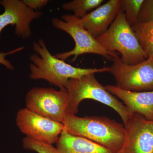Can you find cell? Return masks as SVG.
Here are the masks:
<instances>
[{
  "instance_id": "obj_1",
  "label": "cell",
  "mask_w": 153,
  "mask_h": 153,
  "mask_svg": "<svg viewBox=\"0 0 153 153\" xmlns=\"http://www.w3.org/2000/svg\"><path fill=\"white\" fill-rule=\"evenodd\" d=\"M33 49L36 54L30 56V78L44 79L60 89H66L69 79L91 73L109 72V67L84 68L71 66L52 55L42 39L33 43Z\"/></svg>"
},
{
  "instance_id": "obj_2",
  "label": "cell",
  "mask_w": 153,
  "mask_h": 153,
  "mask_svg": "<svg viewBox=\"0 0 153 153\" xmlns=\"http://www.w3.org/2000/svg\"><path fill=\"white\" fill-rule=\"evenodd\" d=\"M62 123L68 134L91 141L113 153H117L123 144L124 126L105 117H79L67 113Z\"/></svg>"
},
{
  "instance_id": "obj_3",
  "label": "cell",
  "mask_w": 153,
  "mask_h": 153,
  "mask_svg": "<svg viewBox=\"0 0 153 153\" xmlns=\"http://www.w3.org/2000/svg\"><path fill=\"white\" fill-rule=\"evenodd\" d=\"M66 89L68 97V113L76 114L80 102L84 100L91 99L114 109L120 116L124 124L131 116L124 104L100 83L94 73L69 79Z\"/></svg>"
},
{
  "instance_id": "obj_4",
  "label": "cell",
  "mask_w": 153,
  "mask_h": 153,
  "mask_svg": "<svg viewBox=\"0 0 153 153\" xmlns=\"http://www.w3.org/2000/svg\"><path fill=\"white\" fill-rule=\"evenodd\" d=\"M96 39L108 52L119 53L126 64H137L148 58L122 8L108 30Z\"/></svg>"
},
{
  "instance_id": "obj_5",
  "label": "cell",
  "mask_w": 153,
  "mask_h": 153,
  "mask_svg": "<svg viewBox=\"0 0 153 153\" xmlns=\"http://www.w3.org/2000/svg\"><path fill=\"white\" fill-rule=\"evenodd\" d=\"M52 25L56 29L66 32L73 38L75 43L74 48L68 52L58 53L55 57L65 61L71 56H74L72 61L80 55L94 54L101 55L107 60H112L119 57L118 54L108 52L82 26L80 19L74 15H63L62 19L54 18Z\"/></svg>"
},
{
  "instance_id": "obj_6",
  "label": "cell",
  "mask_w": 153,
  "mask_h": 153,
  "mask_svg": "<svg viewBox=\"0 0 153 153\" xmlns=\"http://www.w3.org/2000/svg\"><path fill=\"white\" fill-rule=\"evenodd\" d=\"M112 61L109 72L114 77L117 87L136 92L153 91V57L134 65L124 63L119 57Z\"/></svg>"
},
{
  "instance_id": "obj_7",
  "label": "cell",
  "mask_w": 153,
  "mask_h": 153,
  "mask_svg": "<svg viewBox=\"0 0 153 153\" xmlns=\"http://www.w3.org/2000/svg\"><path fill=\"white\" fill-rule=\"evenodd\" d=\"M26 108L44 117L62 123L68 113V97L65 88H33L25 98Z\"/></svg>"
},
{
  "instance_id": "obj_8",
  "label": "cell",
  "mask_w": 153,
  "mask_h": 153,
  "mask_svg": "<svg viewBox=\"0 0 153 153\" xmlns=\"http://www.w3.org/2000/svg\"><path fill=\"white\" fill-rule=\"evenodd\" d=\"M16 123L27 137L45 143H56L64 130L62 123L55 121L33 112L27 108L19 110Z\"/></svg>"
},
{
  "instance_id": "obj_9",
  "label": "cell",
  "mask_w": 153,
  "mask_h": 153,
  "mask_svg": "<svg viewBox=\"0 0 153 153\" xmlns=\"http://www.w3.org/2000/svg\"><path fill=\"white\" fill-rule=\"evenodd\" d=\"M124 126V140L117 153H153V120L133 114Z\"/></svg>"
},
{
  "instance_id": "obj_10",
  "label": "cell",
  "mask_w": 153,
  "mask_h": 153,
  "mask_svg": "<svg viewBox=\"0 0 153 153\" xmlns=\"http://www.w3.org/2000/svg\"><path fill=\"white\" fill-rule=\"evenodd\" d=\"M0 4L4 11L0 14V37L2 31L9 25L15 26V33L23 39L31 37L30 24L33 20L40 19L42 13L32 10L19 0H2Z\"/></svg>"
},
{
  "instance_id": "obj_11",
  "label": "cell",
  "mask_w": 153,
  "mask_h": 153,
  "mask_svg": "<svg viewBox=\"0 0 153 153\" xmlns=\"http://www.w3.org/2000/svg\"><path fill=\"white\" fill-rule=\"evenodd\" d=\"M122 0H110L80 19L84 28L97 39L108 30L122 8Z\"/></svg>"
},
{
  "instance_id": "obj_12",
  "label": "cell",
  "mask_w": 153,
  "mask_h": 153,
  "mask_svg": "<svg viewBox=\"0 0 153 153\" xmlns=\"http://www.w3.org/2000/svg\"><path fill=\"white\" fill-rule=\"evenodd\" d=\"M105 87L110 93L123 101L131 114H137L148 120H153V91H128L110 85Z\"/></svg>"
},
{
  "instance_id": "obj_13",
  "label": "cell",
  "mask_w": 153,
  "mask_h": 153,
  "mask_svg": "<svg viewBox=\"0 0 153 153\" xmlns=\"http://www.w3.org/2000/svg\"><path fill=\"white\" fill-rule=\"evenodd\" d=\"M56 148L60 153H113L91 141L72 135L65 130L56 143Z\"/></svg>"
},
{
  "instance_id": "obj_14",
  "label": "cell",
  "mask_w": 153,
  "mask_h": 153,
  "mask_svg": "<svg viewBox=\"0 0 153 153\" xmlns=\"http://www.w3.org/2000/svg\"><path fill=\"white\" fill-rule=\"evenodd\" d=\"M131 27L147 58L153 57V22L137 23Z\"/></svg>"
},
{
  "instance_id": "obj_15",
  "label": "cell",
  "mask_w": 153,
  "mask_h": 153,
  "mask_svg": "<svg viewBox=\"0 0 153 153\" xmlns=\"http://www.w3.org/2000/svg\"><path fill=\"white\" fill-rule=\"evenodd\" d=\"M103 0H73L64 3L63 10L71 11L75 16L81 19L88 14V11L98 7L103 2Z\"/></svg>"
},
{
  "instance_id": "obj_16",
  "label": "cell",
  "mask_w": 153,
  "mask_h": 153,
  "mask_svg": "<svg viewBox=\"0 0 153 153\" xmlns=\"http://www.w3.org/2000/svg\"><path fill=\"white\" fill-rule=\"evenodd\" d=\"M144 0H122V9L130 26L138 23L139 15Z\"/></svg>"
},
{
  "instance_id": "obj_17",
  "label": "cell",
  "mask_w": 153,
  "mask_h": 153,
  "mask_svg": "<svg viewBox=\"0 0 153 153\" xmlns=\"http://www.w3.org/2000/svg\"><path fill=\"white\" fill-rule=\"evenodd\" d=\"M22 146L25 149L37 153H60L52 145L39 142L27 137L23 139Z\"/></svg>"
},
{
  "instance_id": "obj_18",
  "label": "cell",
  "mask_w": 153,
  "mask_h": 153,
  "mask_svg": "<svg viewBox=\"0 0 153 153\" xmlns=\"http://www.w3.org/2000/svg\"><path fill=\"white\" fill-rule=\"evenodd\" d=\"M153 22V0H144L139 15L138 23Z\"/></svg>"
},
{
  "instance_id": "obj_19",
  "label": "cell",
  "mask_w": 153,
  "mask_h": 153,
  "mask_svg": "<svg viewBox=\"0 0 153 153\" xmlns=\"http://www.w3.org/2000/svg\"><path fill=\"white\" fill-rule=\"evenodd\" d=\"M24 49H25V47H22L14 49V50L10 51V52H0V64H3L4 66H5L9 70H13L14 69L13 66L12 65L10 62L6 60L5 57L7 55H11V54H14V53L22 51Z\"/></svg>"
},
{
  "instance_id": "obj_20",
  "label": "cell",
  "mask_w": 153,
  "mask_h": 153,
  "mask_svg": "<svg viewBox=\"0 0 153 153\" xmlns=\"http://www.w3.org/2000/svg\"><path fill=\"white\" fill-rule=\"evenodd\" d=\"M25 3L28 7L33 10L41 9L44 6L47 5L49 3L48 0H23Z\"/></svg>"
}]
</instances>
